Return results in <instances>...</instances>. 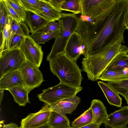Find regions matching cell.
<instances>
[{
    "instance_id": "obj_32",
    "label": "cell",
    "mask_w": 128,
    "mask_h": 128,
    "mask_svg": "<svg viewBox=\"0 0 128 128\" xmlns=\"http://www.w3.org/2000/svg\"><path fill=\"white\" fill-rule=\"evenodd\" d=\"M60 29V24L58 22L53 21L50 22L42 29L40 30L44 33L53 32Z\"/></svg>"
},
{
    "instance_id": "obj_42",
    "label": "cell",
    "mask_w": 128,
    "mask_h": 128,
    "mask_svg": "<svg viewBox=\"0 0 128 128\" xmlns=\"http://www.w3.org/2000/svg\"><path fill=\"white\" fill-rule=\"evenodd\" d=\"M124 98L125 99L128 106V92L126 94Z\"/></svg>"
},
{
    "instance_id": "obj_39",
    "label": "cell",
    "mask_w": 128,
    "mask_h": 128,
    "mask_svg": "<svg viewBox=\"0 0 128 128\" xmlns=\"http://www.w3.org/2000/svg\"><path fill=\"white\" fill-rule=\"evenodd\" d=\"M125 26L126 29L128 30V4L125 21Z\"/></svg>"
},
{
    "instance_id": "obj_8",
    "label": "cell",
    "mask_w": 128,
    "mask_h": 128,
    "mask_svg": "<svg viewBox=\"0 0 128 128\" xmlns=\"http://www.w3.org/2000/svg\"><path fill=\"white\" fill-rule=\"evenodd\" d=\"M19 48L26 60L38 68L40 67L43 55L42 46L36 43L31 36L24 37Z\"/></svg>"
},
{
    "instance_id": "obj_29",
    "label": "cell",
    "mask_w": 128,
    "mask_h": 128,
    "mask_svg": "<svg viewBox=\"0 0 128 128\" xmlns=\"http://www.w3.org/2000/svg\"><path fill=\"white\" fill-rule=\"evenodd\" d=\"M106 83L124 97L128 92V80L116 82H107Z\"/></svg>"
},
{
    "instance_id": "obj_1",
    "label": "cell",
    "mask_w": 128,
    "mask_h": 128,
    "mask_svg": "<svg viewBox=\"0 0 128 128\" xmlns=\"http://www.w3.org/2000/svg\"><path fill=\"white\" fill-rule=\"evenodd\" d=\"M128 0H116L97 32L89 41L84 56L95 54L115 42H124Z\"/></svg>"
},
{
    "instance_id": "obj_22",
    "label": "cell",
    "mask_w": 128,
    "mask_h": 128,
    "mask_svg": "<svg viewBox=\"0 0 128 128\" xmlns=\"http://www.w3.org/2000/svg\"><path fill=\"white\" fill-rule=\"evenodd\" d=\"M48 124L51 128H66L70 126V121L66 115L51 111Z\"/></svg>"
},
{
    "instance_id": "obj_23",
    "label": "cell",
    "mask_w": 128,
    "mask_h": 128,
    "mask_svg": "<svg viewBox=\"0 0 128 128\" xmlns=\"http://www.w3.org/2000/svg\"><path fill=\"white\" fill-rule=\"evenodd\" d=\"M93 114L90 107L72 122L71 126L73 128H79L92 122Z\"/></svg>"
},
{
    "instance_id": "obj_37",
    "label": "cell",
    "mask_w": 128,
    "mask_h": 128,
    "mask_svg": "<svg viewBox=\"0 0 128 128\" xmlns=\"http://www.w3.org/2000/svg\"><path fill=\"white\" fill-rule=\"evenodd\" d=\"M3 128H21L15 123L12 122L6 124H3Z\"/></svg>"
},
{
    "instance_id": "obj_28",
    "label": "cell",
    "mask_w": 128,
    "mask_h": 128,
    "mask_svg": "<svg viewBox=\"0 0 128 128\" xmlns=\"http://www.w3.org/2000/svg\"><path fill=\"white\" fill-rule=\"evenodd\" d=\"M26 10L29 11L40 15L42 13L40 0H20Z\"/></svg>"
},
{
    "instance_id": "obj_36",
    "label": "cell",
    "mask_w": 128,
    "mask_h": 128,
    "mask_svg": "<svg viewBox=\"0 0 128 128\" xmlns=\"http://www.w3.org/2000/svg\"><path fill=\"white\" fill-rule=\"evenodd\" d=\"M101 124L93 123L82 126L79 128H100Z\"/></svg>"
},
{
    "instance_id": "obj_24",
    "label": "cell",
    "mask_w": 128,
    "mask_h": 128,
    "mask_svg": "<svg viewBox=\"0 0 128 128\" xmlns=\"http://www.w3.org/2000/svg\"><path fill=\"white\" fill-rule=\"evenodd\" d=\"M12 20V17L8 14L5 26L2 31L4 44L2 53L4 51L9 49L14 34L11 28Z\"/></svg>"
},
{
    "instance_id": "obj_4",
    "label": "cell",
    "mask_w": 128,
    "mask_h": 128,
    "mask_svg": "<svg viewBox=\"0 0 128 128\" xmlns=\"http://www.w3.org/2000/svg\"><path fill=\"white\" fill-rule=\"evenodd\" d=\"M78 18L79 16L73 13H62L58 20L60 32L55 39L51 50L47 56V61H50L60 54H64L66 45L70 37L73 33L76 32Z\"/></svg>"
},
{
    "instance_id": "obj_7",
    "label": "cell",
    "mask_w": 128,
    "mask_h": 128,
    "mask_svg": "<svg viewBox=\"0 0 128 128\" xmlns=\"http://www.w3.org/2000/svg\"><path fill=\"white\" fill-rule=\"evenodd\" d=\"M38 68L26 60L19 69L25 88L30 92L39 86L44 81L42 74Z\"/></svg>"
},
{
    "instance_id": "obj_34",
    "label": "cell",
    "mask_w": 128,
    "mask_h": 128,
    "mask_svg": "<svg viewBox=\"0 0 128 128\" xmlns=\"http://www.w3.org/2000/svg\"><path fill=\"white\" fill-rule=\"evenodd\" d=\"M3 1L6 7L8 14L13 19L18 22L22 21L14 9L7 1V0H3Z\"/></svg>"
},
{
    "instance_id": "obj_44",
    "label": "cell",
    "mask_w": 128,
    "mask_h": 128,
    "mask_svg": "<svg viewBox=\"0 0 128 128\" xmlns=\"http://www.w3.org/2000/svg\"></svg>"
},
{
    "instance_id": "obj_14",
    "label": "cell",
    "mask_w": 128,
    "mask_h": 128,
    "mask_svg": "<svg viewBox=\"0 0 128 128\" xmlns=\"http://www.w3.org/2000/svg\"><path fill=\"white\" fill-rule=\"evenodd\" d=\"M24 22L29 27L31 35L42 29L50 22L40 15L28 10H26Z\"/></svg>"
},
{
    "instance_id": "obj_5",
    "label": "cell",
    "mask_w": 128,
    "mask_h": 128,
    "mask_svg": "<svg viewBox=\"0 0 128 128\" xmlns=\"http://www.w3.org/2000/svg\"><path fill=\"white\" fill-rule=\"evenodd\" d=\"M83 88L74 87L60 83L42 90L37 96L39 100L50 105L62 100L72 97L81 91Z\"/></svg>"
},
{
    "instance_id": "obj_43",
    "label": "cell",
    "mask_w": 128,
    "mask_h": 128,
    "mask_svg": "<svg viewBox=\"0 0 128 128\" xmlns=\"http://www.w3.org/2000/svg\"><path fill=\"white\" fill-rule=\"evenodd\" d=\"M73 128L72 127L70 126V127H68V128Z\"/></svg>"
},
{
    "instance_id": "obj_31",
    "label": "cell",
    "mask_w": 128,
    "mask_h": 128,
    "mask_svg": "<svg viewBox=\"0 0 128 128\" xmlns=\"http://www.w3.org/2000/svg\"><path fill=\"white\" fill-rule=\"evenodd\" d=\"M8 12L3 0H0V30L3 31L5 26Z\"/></svg>"
},
{
    "instance_id": "obj_6",
    "label": "cell",
    "mask_w": 128,
    "mask_h": 128,
    "mask_svg": "<svg viewBox=\"0 0 128 128\" xmlns=\"http://www.w3.org/2000/svg\"><path fill=\"white\" fill-rule=\"evenodd\" d=\"M26 60L19 48L4 51L0 55V78L8 72L19 70Z\"/></svg>"
},
{
    "instance_id": "obj_2",
    "label": "cell",
    "mask_w": 128,
    "mask_h": 128,
    "mask_svg": "<svg viewBox=\"0 0 128 128\" xmlns=\"http://www.w3.org/2000/svg\"><path fill=\"white\" fill-rule=\"evenodd\" d=\"M120 42H116L94 54L84 56L82 61V70L86 74L88 79L97 80L103 71L119 54L128 52V48Z\"/></svg>"
},
{
    "instance_id": "obj_17",
    "label": "cell",
    "mask_w": 128,
    "mask_h": 128,
    "mask_svg": "<svg viewBox=\"0 0 128 128\" xmlns=\"http://www.w3.org/2000/svg\"><path fill=\"white\" fill-rule=\"evenodd\" d=\"M42 16L51 22L58 20L61 17L62 11L55 7L48 0H40Z\"/></svg>"
},
{
    "instance_id": "obj_35",
    "label": "cell",
    "mask_w": 128,
    "mask_h": 128,
    "mask_svg": "<svg viewBox=\"0 0 128 128\" xmlns=\"http://www.w3.org/2000/svg\"><path fill=\"white\" fill-rule=\"evenodd\" d=\"M55 7L60 10L61 7L66 0H48Z\"/></svg>"
},
{
    "instance_id": "obj_45",
    "label": "cell",
    "mask_w": 128,
    "mask_h": 128,
    "mask_svg": "<svg viewBox=\"0 0 128 128\" xmlns=\"http://www.w3.org/2000/svg\"></svg>"
},
{
    "instance_id": "obj_9",
    "label": "cell",
    "mask_w": 128,
    "mask_h": 128,
    "mask_svg": "<svg viewBox=\"0 0 128 128\" xmlns=\"http://www.w3.org/2000/svg\"><path fill=\"white\" fill-rule=\"evenodd\" d=\"M50 105L46 104L38 112L29 114L22 119L21 128H36L48 123L51 111Z\"/></svg>"
},
{
    "instance_id": "obj_40",
    "label": "cell",
    "mask_w": 128,
    "mask_h": 128,
    "mask_svg": "<svg viewBox=\"0 0 128 128\" xmlns=\"http://www.w3.org/2000/svg\"><path fill=\"white\" fill-rule=\"evenodd\" d=\"M4 90H0V103L1 104L2 101V98L4 96Z\"/></svg>"
},
{
    "instance_id": "obj_13",
    "label": "cell",
    "mask_w": 128,
    "mask_h": 128,
    "mask_svg": "<svg viewBox=\"0 0 128 128\" xmlns=\"http://www.w3.org/2000/svg\"><path fill=\"white\" fill-rule=\"evenodd\" d=\"M80 102V98L76 95L71 98L62 100L54 104L50 105V110L62 115L70 114L76 110Z\"/></svg>"
},
{
    "instance_id": "obj_21",
    "label": "cell",
    "mask_w": 128,
    "mask_h": 128,
    "mask_svg": "<svg viewBox=\"0 0 128 128\" xmlns=\"http://www.w3.org/2000/svg\"><path fill=\"white\" fill-rule=\"evenodd\" d=\"M8 90L13 96L14 101L19 106H24L29 102L28 94L30 92L25 87L16 86Z\"/></svg>"
},
{
    "instance_id": "obj_20",
    "label": "cell",
    "mask_w": 128,
    "mask_h": 128,
    "mask_svg": "<svg viewBox=\"0 0 128 128\" xmlns=\"http://www.w3.org/2000/svg\"><path fill=\"white\" fill-rule=\"evenodd\" d=\"M98 80L107 82H116L128 80V71H116L105 69Z\"/></svg>"
},
{
    "instance_id": "obj_30",
    "label": "cell",
    "mask_w": 128,
    "mask_h": 128,
    "mask_svg": "<svg viewBox=\"0 0 128 128\" xmlns=\"http://www.w3.org/2000/svg\"><path fill=\"white\" fill-rule=\"evenodd\" d=\"M20 18L24 22L26 16V10L20 0H7Z\"/></svg>"
},
{
    "instance_id": "obj_3",
    "label": "cell",
    "mask_w": 128,
    "mask_h": 128,
    "mask_svg": "<svg viewBox=\"0 0 128 128\" xmlns=\"http://www.w3.org/2000/svg\"><path fill=\"white\" fill-rule=\"evenodd\" d=\"M49 62L51 72L58 78L60 83L74 87H81L83 78L82 70L76 62L64 53L58 55Z\"/></svg>"
},
{
    "instance_id": "obj_26",
    "label": "cell",
    "mask_w": 128,
    "mask_h": 128,
    "mask_svg": "<svg viewBox=\"0 0 128 128\" xmlns=\"http://www.w3.org/2000/svg\"><path fill=\"white\" fill-rule=\"evenodd\" d=\"M60 32L59 30L53 32L44 33L40 31L31 35V36L36 43L40 45L44 44L52 38L56 39L58 36Z\"/></svg>"
},
{
    "instance_id": "obj_33",
    "label": "cell",
    "mask_w": 128,
    "mask_h": 128,
    "mask_svg": "<svg viewBox=\"0 0 128 128\" xmlns=\"http://www.w3.org/2000/svg\"><path fill=\"white\" fill-rule=\"evenodd\" d=\"M24 38L20 36L14 34L10 44L9 49L19 48L24 41Z\"/></svg>"
},
{
    "instance_id": "obj_16",
    "label": "cell",
    "mask_w": 128,
    "mask_h": 128,
    "mask_svg": "<svg viewBox=\"0 0 128 128\" xmlns=\"http://www.w3.org/2000/svg\"><path fill=\"white\" fill-rule=\"evenodd\" d=\"M92 109L93 119L92 123L105 124L108 117L106 107L100 100L98 99L93 100L90 107Z\"/></svg>"
},
{
    "instance_id": "obj_38",
    "label": "cell",
    "mask_w": 128,
    "mask_h": 128,
    "mask_svg": "<svg viewBox=\"0 0 128 128\" xmlns=\"http://www.w3.org/2000/svg\"><path fill=\"white\" fill-rule=\"evenodd\" d=\"M4 44V39L2 32L0 31V55L2 52V50Z\"/></svg>"
},
{
    "instance_id": "obj_19",
    "label": "cell",
    "mask_w": 128,
    "mask_h": 128,
    "mask_svg": "<svg viewBox=\"0 0 128 128\" xmlns=\"http://www.w3.org/2000/svg\"><path fill=\"white\" fill-rule=\"evenodd\" d=\"M105 69L112 71H128V52H122L117 55Z\"/></svg>"
},
{
    "instance_id": "obj_15",
    "label": "cell",
    "mask_w": 128,
    "mask_h": 128,
    "mask_svg": "<svg viewBox=\"0 0 128 128\" xmlns=\"http://www.w3.org/2000/svg\"><path fill=\"white\" fill-rule=\"evenodd\" d=\"M64 54L76 62L82 54L80 36L76 32L73 33L70 37L66 45Z\"/></svg>"
},
{
    "instance_id": "obj_25",
    "label": "cell",
    "mask_w": 128,
    "mask_h": 128,
    "mask_svg": "<svg viewBox=\"0 0 128 128\" xmlns=\"http://www.w3.org/2000/svg\"><path fill=\"white\" fill-rule=\"evenodd\" d=\"M11 28L13 34L24 38L30 36V30L28 26L23 21L18 22L12 18Z\"/></svg>"
},
{
    "instance_id": "obj_12",
    "label": "cell",
    "mask_w": 128,
    "mask_h": 128,
    "mask_svg": "<svg viewBox=\"0 0 128 128\" xmlns=\"http://www.w3.org/2000/svg\"><path fill=\"white\" fill-rule=\"evenodd\" d=\"M24 87L19 70L9 72L0 78V90H7L14 87Z\"/></svg>"
},
{
    "instance_id": "obj_10",
    "label": "cell",
    "mask_w": 128,
    "mask_h": 128,
    "mask_svg": "<svg viewBox=\"0 0 128 128\" xmlns=\"http://www.w3.org/2000/svg\"><path fill=\"white\" fill-rule=\"evenodd\" d=\"M116 0H80L81 15L88 16L98 15L108 8Z\"/></svg>"
},
{
    "instance_id": "obj_41",
    "label": "cell",
    "mask_w": 128,
    "mask_h": 128,
    "mask_svg": "<svg viewBox=\"0 0 128 128\" xmlns=\"http://www.w3.org/2000/svg\"><path fill=\"white\" fill-rule=\"evenodd\" d=\"M36 128H51L48 123L42 126Z\"/></svg>"
},
{
    "instance_id": "obj_27",
    "label": "cell",
    "mask_w": 128,
    "mask_h": 128,
    "mask_svg": "<svg viewBox=\"0 0 128 128\" xmlns=\"http://www.w3.org/2000/svg\"><path fill=\"white\" fill-rule=\"evenodd\" d=\"M60 10L70 12L75 14H81L80 0H66Z\"/></svg>"
},
{
    "instance_id": "obj_18",
    "label": "cell",
    "mask_w": 128,
    "mask_h": 128,
    "mask_svg": "<svg viewBox=\"0 0 128 128\" xmlns=\"http://www.w3.org/2000/svg\"><path fill=\"white\" fill-rule=\"evenodd\" d=\"M98 84L103 92L108 102L111 105L120 107L122 99L119 94L107 83L99 81Z\"/></svg>"
},
{
    "instance_id": "obj_11",
    "label": "cell",
    "mask_w": 128,
    "mask_h": 128,
    "mask_svg": "<svg viewBox=\"0 0 128 128\" xmlns=\"http://www.w3.org/2000/svg\"><path fill=\"white\" fill-rule=\"evenodd\" d=\"M128 124V106L108 114L105 124L106 128H126Z\"/></svg>"
}]
</instances>
